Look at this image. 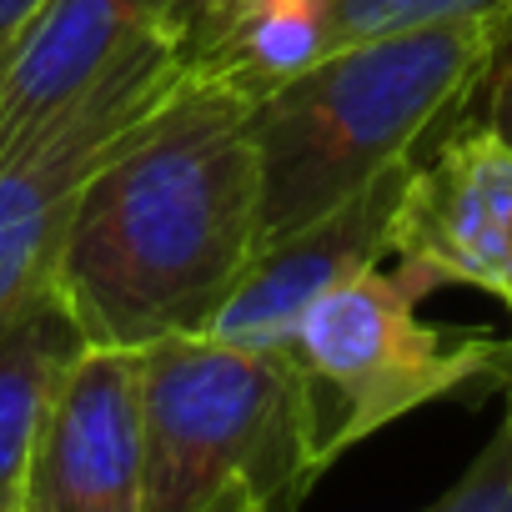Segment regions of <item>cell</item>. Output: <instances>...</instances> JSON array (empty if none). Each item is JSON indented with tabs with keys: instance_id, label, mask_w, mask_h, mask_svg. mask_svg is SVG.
I'll list each match as a JSON object with an SVG mask.
<instances>
[{
	"instance_id": "6da1fadb",
	"label": "cell",
	"mask_w": 512,
	"mask_h": 512,
	"mask_svg": "<svg viewBox=\"0 0 512 512\" xmlns=\"http://www.w3.org/2000/svg\"><path fill=\"white\" fill-rule=\"evenodd\" d=\"M251 106L191 71L81 186L51 282L96 347L206 332L262 251Z\"/></svg>"
},
{
	"instance_id": "7a4b0ae2",
	"label": "cell",
	"mask_w": 512,
	"mask_h": 512,
	"mask_svg": "<svg viewBox=\"0 0 512 512\" xmlns=\"http://www.w3.org/2000/svg\"><path fill=\"white\" fill-rule=\"evenodd\" d=\"M507 31L497 21H452L327 51L317 66L251 106L262 161V246L342 206L382 171L417 161L487 71Z\"/></svg>"
},
{
	"instance_id": "3957f363",
	"label": "cell",
	"mask_w": 512,
	"mask_h": 512,
	"mask_svg": "<svg viewBox=\"0 0 512 512\" xmlns=\"http://www.w3.org/2000/svg\"><path fill=\"white\" fill-rule=\"evenodd\" d=\"M141 512H297L327 472L287 352L181 332L141 347Z\"/></svg>"
},
{
	"instance_id": "277c9868",
	"label": "cell",
	"mask_w": 512,
	"mask_h": 512,
	"mask_svg": "<svg viewBox=\"0 0 512 512\" xmlns=\"http://www.w3.org/2000/svg\"><path fill=\"white\" fill-rule=\"evenodd\" d=\"M422 297L402 272H362L312 302L282 347L297 367L322 467L427 402L512 377V342L427 327L417 322Z\"/></svg>"
},
{
	"instance_id": "5b68a950",
	"label": "cell",
	"mask_w": 512,
	"mask_h": 512,
	"mask_svg": "<svg viewBox=\"0 0 512 512\" xmlns=\"http://www.w3.org/2000/svg\"><path fill=\"white\" fill-rule=\"evenodd\" d=\"M191 21L151 31L46 131L0 151V317L51 282L61 236L96 166L191 76Z\"/></svg>"
},
{
	"instance_id": "8992f818",
	"label": "cell",
	"mask_w": 512,
	"mask_h": 512,
	"mask_svg": "<svg viewBox=\"0 0 512 512\" xmlns=\"http://www.w3.org/2000/svg\"><path fill=\"white\" fill-rule=\"evenodd\" d=\"M141 347H86L61 377L16 512H141Z\"/></svg>"
},
{
	"instance_id": "52a82bcc",
	"label": "cell",
	"mask_w": 512,
	"mask_h": 512,
	"mask_svg": "<svg viewBox=\"0 0 512 512\" xmlns=\"http://www.w3.org/2000/svg\"><path fill=\"white\" fill-rule=\"evenodd\" d=\"M392 251L412 287L457 282L512 312V146L487 126H467L437 161H417Z\"/></svg>"
},
{
	"instance_id": "ba28073f",
	"label": "cell",
	"mask_w": 512,
	"mask_h": 512,
	"mask_svg": "<svg viewBox=\"0 0 512 512\" xmlns=\"http://www.w3.org/2000/svg\"><path fill=\"white\" fill-rule=\"evenodd\" d=\"M412 176L417 161H402L357 196H347L342 206L322 211L317 221L267 241L231 287V297L221 302V312L211 317L206 337L282 352L312 302L357 282L362 272H377V262L392 251L397 211L407 201Z\"/></svg>"
},
{
	"instance_id": "9c48e42d",
	"label": "cell",
	"mask_w": 512,
	"mask_h": 512,
	"mask_svg": "<svg viewBox=\"0 0 512 512\" xmlns=\"http://www.w3.org/2000/svg\"><path fill=\"white\" fill-rule=\"evenodd\" d=\"M196 16L201 0H46L0 66V151L46 131L151 31Z\"/></svg>"
},
{
	"instance_id": "30bf717a",
	"label": "cell",
	"mask_w": 512,
	"mask_h": 512,
	"mask_svg": "<svg viewBox=\"0 0 512 512\" xmlns=\"http://www.w3.org/2000/svg\"><path fill=\"white\" fill-rule=\"evenodd\" d=\"M91 347L56 282L0 317V507L21 502L26 462L71 362Z\"/></svg>"
},
{
	"instance_id": "8fae6325",
	"label": "cell",
	"mask_w": 512,
	"mask_h": 512,
	"mask_svg": "<svg viewBox=\"0 0 512 512\" xmlns=\"http://www.w3.org/2000/svg\"><path fill=\"white\" fill-rule=\"evenodd\" d=\"M327 56L322 0H231L191 36V71L262 101Z\"/></svg>"
},
{
	"instance_id": "7c38bea8",
	"label": "cell",
	"mask_w": 512,
	"mask_h": 512,
	"mask_svg": "<svg viewBox=\"0 0 512 512\" xmlns=\"http://www.w3.org/2000/svg\"><path fill=\"white\" fill-rule=\"evenodd\" d=\"M322 6H327V51L452 21H497L512 41V0H322Z\"/></svg>"
},
{
	"instance_id": "4fadbf2b",
	"label": "cell",
	"mask_w": 512,
	"mask_h": 512,
	"mask_svg": "<svg viewBox=\"0 0 512 512\" xmlns=\"http://www.w3.org/2000/svg\"><path fill=\"white\" fill-rule=\"evenodd\" d=\"M427 512H512V377H507V407L497 432Z\"/></svg>"
},
{
	"instance_id": "5bb4252c",
	"label": "cell",
	"mask_w": 512,
	"mask_h": 512,
	"mask_svg": "<svg viewBox=\"0 0 512 512\" xmlns=\"http://www.w3.org/2000/svg\"><path fill=\"white\" fill-rule=\"evenodd\" d=\"M482 126L512 146V41L497 51V61L487 71V121Z\"/></svg>"
},
{
	"instance_id": "9a60e30c",
	"label": "cell",
	"mask_w": 512,
	"mask_h": 512,
	"mask_svg": "<svg viewBox=\"0 0 512 512\" xmlns=\"http://www.w3.org/2000/svg\"><path fill=\"white\" fill-rule=\"evenodd\" d=\"M41 6L46 0H0V66H6V56L16 51V41L26 36V26L36 21Z\"/></svg>"
},
{
	"instance_id": "2e32d148",
	"label": "cell",
	"mask_w": 512,
	"mask_h": 512,
	"mask_svg": "<svg viewBox=\"0 0 512 512\" xmlns=\"http://www.w3.org/2000/svg\"><path fill=\"white\" fill-rule=\"evenodd\" d=\"M226 6H231V0H201V16H196V26H206V21H211L216 11H226Z\"/></svg>"
},
{
	"instance_id": "e0dca14e",
	"label": "cell",
	"mask_w": 512,
	"mask_h": 512,
	"mask_svg": "<svg viewBox=\"0 0 512 512\" xmlns=\"http://www.w3.org/2000/svg\"><path fill=\"white\" fill-rule=\"evenodd\" d=\"M0 512H11V507H0Z\"/></svg>"
},
{
	"instance_id": "ac0fdd59",
	"label": "cell",
	"mask_w": 512,
	"mask_h": 512,
	"mask_svg": "<svg viewBox=\"0 0 512 512\" xmlns=\"http://www.w3.org/2000/svg\"><path fill=\"white\" fill-rule=\"evenodd\" d=\"M11 512H16V507H11Z\"/></svg>"
}]
</instances>
